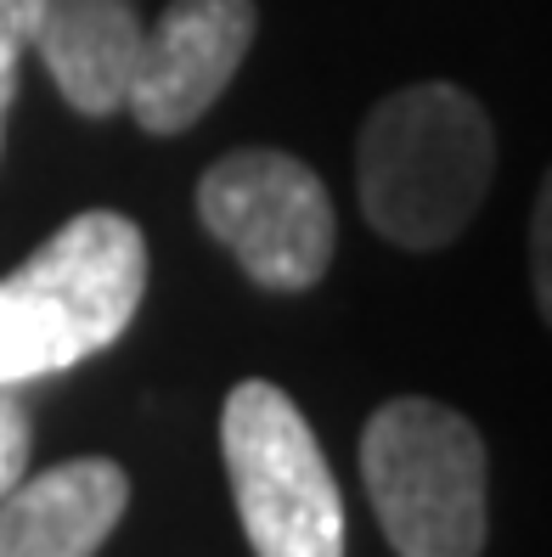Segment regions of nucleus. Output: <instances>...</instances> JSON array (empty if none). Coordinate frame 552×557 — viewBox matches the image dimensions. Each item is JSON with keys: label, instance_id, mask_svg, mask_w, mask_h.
Returning <instances> with one entry per match:
<instances>
[{"label": "nucleus", "instance_id": "nucleus-1", "mask_svg": "<svg viewBox=\"0 0 552 557\" xmlns=\"http://www.w3.org/2000/svg\"><path fill=\"white\" fill-rule=\"evenodd\" d=\"M496 170L491 119L463 85H406L367 113L355 181L367 225L395 248H445L468 232Z\"/></svg>", "mask_w": 552, "mask_h": 557}, {"label": "nucleus", "instance_id": "nucleus-2", "mask_svg": "<svg viewBox=\"0 0 552 557\" xmlns=\"http://www.w3.org/2000/svg\"><path fill=\"white\" fill-rule=\"evenodd\" d=\"M147 237L136 220L90 209L0 282V388L51 377L108 349L147 293Z\"/></svg>", "mask_w": 552, "mask_h": 557}, {"label": "nucleus", "instance_id": "nucleus-3", "mask_svg": "<svg viewBox=\"0 0 552 557\" xmlns=\"http://www.w3.org/2000/svg\"><path fill=\"white\" fill-rule=\"evenodd\" d=\"M361 484L401 557H479L491 535V468L479 429L440 400H389L361 434Z\"/></svg>", "mask_w": 552, "mask_h": 557}, {"label": "nucleus", "instance_id": "nucleus-4", "mask_svg": "<svg viewBox=\"0 0 552 557\" xmlns=\"http://www.w3.org/2000/svg\"><path fill=\"white\" fill-rule=\"evenodd\" d=\"M225 479L254 557H344V496L305 411L248 377L220 411Z\"/></svg>", "mask_w": 552, "mask_h": 557}, {"label": "nucleus", "instance_id": "nucleus-5", "mask_svg": "<svg viewBox=\"0 0 552 557\" xmlns=\"http://www.w3.org/2000/svg\"><path fill=\"white\" fill-rule=\"evenodd\" d=\"M198 220L243 276L271 293L316 287L339 248V214L321 175L277 147L214 158L198 181Z\"/></svg>", "mask_w": 552, "mask_h": 557}, {"label": "nucleus", "instance_id": "nucleus-6", "mask_svg": "<svg viewBox=\"0 0 552 557\" xmlns=\"http://www.w3.org/2000/svg\"><path fill=\"white\" fill-rule=\"evenodd\" d=\"M259 7L254 0H170L164 17L142 28L136 74H130L124 108L147 136H181L192 129L220 90L237 79L254 46Z\"/></svg>", "mask_w": 552, "mask_h": 557}, {"label": "nucleus", "instance_id": "nucleus-7", "mask_svg": "<svg viewBox=\"0 0 552 557\" xmlns=\"http://www.w3.org/2000/svg\"><path fill=\"white\" fill-rule=\"evenodd\" d=\"M130 507V479L108 456L17 479L0 502V557H96Z\"/></svg>", "mask_w": 552, "mask_h": 557}, {"label": "nucleus", "instance_id": "nucleus-8", "mask_svg": "<svg viewBox=\"0 0 552 557\" xmlns=\"http://www.w3.org/2000/svg\"><path fill=\"white\" fill-rule=\"evenodd\" d=\"M28 51H40L62 102L85 119L124 108L142 51V17L130 0H40Z\"/></svg>", "mask_w": 552, "mask_h": 557}, {"label": "nucleus", "instance_id": "nucleus-9", "mask_svg": "<svg viewBox=\"0 0 552 557\" xmlns=\"http://www.w3.org/2000/svg\"><path fill=\"white\" fill-rule=\"evenodd\" d=\"M28 473V417L12 395H0V502Z\"/></svg>", "mask_w": 552, "mask_h": 557}, {"label": "nucleus", "instance_id": "nucleus-10", "mask_svg": "<svg viewBox=\"0 0 552 557\" xmlns=\"http://www.w3.org/2000/svg\"><path fill=\"white\" fill-rule=\"evenodd\" d=\"M40 0H0V74H17V57L35 40Z\"/></svg>", "mask_w": 552, "mask_h": 557}, {"label": "nucleus", "instance_id": "nucleus-11", "mask_svg": "<svg viewBox=\"0 0 552 557\" xmlns=\"http://www.w3.org/2000/svg\"><path fill=\"white\" fill-rule=\"evenodd\" d=\"M12 96H17V74H0V141H7V113H12Z\"/></svg>", "mask_w": 552, "mask_h": 557}]
</instances>
